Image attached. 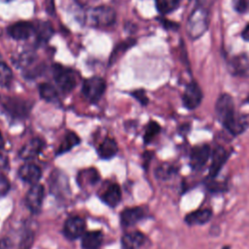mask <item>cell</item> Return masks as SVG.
<instances>
[{
	"mask_svg": "<svg viewBox=\"0 0 249 249\" xmlns=\"http://www.w3.org/2000/svg\"><path fill=\"white\" fill-rule=\"evenodd\" d=\"M241 37L243 38V40L249 42V23L244 27L243 31L241 32Z\"/></svg>",
	"mask_w": 249,
	"mask_h": 249,
	"instance_id": "obj_37",
	"label": "cell"
},
{
	"mask_svg": "<svg viewBox=\"0 0 249 249\" xmlns=\"http://www.w3.org/2000/svg\"><path fill=\"white\" fill-rule=\"evenodd\" d=\"M131 95H132L135 99H137L143 106L147 105L148 102H149V99H148V97H147L146 92H145L144 89H136V90H134V91L131 92Z\"/></svg>",
	"mask_w": 249,
	"mask_h": 249,
	"instance_id": "obj_31",
	"label": "cell"
},
{
	"mask_svg": "<svg viewBox=\"0 0 249 249\" xmlns=\"http://www.w3.org/2000/svg\"><path fill=\"white\" fill-rule=\"evenodd\" d=\"M161 23L162 25L166 28V29H172V30H176L178 28V24L176 22H172L170 20L167 19H161Z\"/></svg>",
	"mask_w": 249,
	"mask_h": 249,
	"instance_id": "obj_34",
	"label": "cell"
},
{
	"mask_svg": "<svg viewBox=\"0 0 249 249\" xmlns=\"http://www.w3.org/2000/svg\"><path fill=\"white\" fill-rule=\"evenodd\" d=\"M146 240L145 235L140 231H130L123 235L122 246L123 249H138Z\"/></svg>",
	"mask_w": 249,
	"mask_h": 249,
	"instance_id": "obj_18",
	"label": "cell"
},
{
	"mask_svg": "<svg viewBox=\"0 0 249 249\" xmlns=\"http://www.w3.org/2000/svg\"><path fill=\"white\" fill-rule=\"evenodd\" d=\"M8 166V159L5 155L0 153V168H6Z\"/></svg>",
	"mask_w": 249,
	"mask_h": 249,
	"instance_id": "obj_36",
	"label": "cell"
},
{
	"mask_svg": "<svg viewBox=\"0 0 249 249\" xmlns=\"http://www.w3.org/2000/svg\"><path fill=\"white\" fill-rule=\"evenodd\" d=\"M53 73L56 85L62 91L69 92L75 88L77 81L73 70L66 68L60 64H54Z\"/></svg>",
	"mask_w": 249,
	"mask_h": 249,
	"instance_id": "obj_3",
	"label": "cell"
},
{
	"mask_svg": "<svg viewBox=\"0 0 249 249\" xmlns=\"http://www.w3.org/2000/svg\"><path fill=\"white\" fill-rule=\"evenodd\" d=\"M34 32L37 35L38 40L40 41H48L53 33L52 25L47 21H40L36 25H34Z\"/></svg>",
	"mask_w": 249,
	"mask_h": 249,
	"instance_id": "obj_24",
	"label": "cell"
},
{
	"mask_svg": "<svg viewBox=\"0 0 249 249\" xmlns=\"http://www.w3.org/2000/svg\"><path fill=\"white\" fill-rule=\"evenodd\" d=\"M232 7L234 11L239 14L249 12V0H232Z\"/></svg>",
	"mask_w": 249,
	"mask_h": 249,
	"instance_id": "obj_30",
	"label": "cell"
},
{
	"mask_svg": "<svg viewBox=\"0 0 249 249\" xmlns=\"http://www.w3.org/2000/svg\"><path fill=\"white\" fill-rule=\"evenodd\" d=\"M106 89L105 81L100 77H91L87 79L82 88L84 96L90 102H96L103 95Z\"/></svg>",
	"mask_w": 249,
	"mask_h": 249,
	"instance_id": "obj_4",
	"label": "cell"
},
{
	"mask_svg": "<svg viewBox=\"0 0 249 249\" xmlns=\"http://www.w3.org/2000/svg\"><path fill=\"white\" fill-rule=\"evenodd\" d=\"M177 171H178L177 166L168 162H164L157 167L155 174L158 179L165 181V180H169L173 175L177 173Z\"/></svg>",
	"mask_w": 249,
	"mask_h": 249,
	"instance_id": "obj_23",
	"label": "cell"
},
{
	"mask_svg": "<svg viewBox=\"0 0 249 249\" xmlns=\"http://www.w3.org/2000/svg\"><path fill=\"white\" fill-rule=\"evenodd\" d=\"M43 198L44 187L41 184L36 183L32 185V187L29 189L25 197V202L30 211H32L33 213H38L41 209Z\"/></svg>",
	"mask_w": 249,
	"mask_h": 249,
	"instance_id": "obj_10",
	"label": "cell"
},
{
	"mask_svg": "<svg viewBox=\"0 0 249 249\" xmlns=\"http://www.w3.org/2000/svg\"><path fill=\"white\" fill-rule=\"evenodd\" d=\"M211 147L209 144H199L192 148L190 153V166L193 171L201 170L211 158Z\"/></svg>",
	"mask_w": 249,
	"mask_h": 249,
	"instance_id": "obj_5",
	"label": "cell"
},
{
	"mask_svg": "<svg viewBox=\"0 0 249 249\" xmlns=\"http://www.w3.org/2000/svg\"><path fill=\"white\" fill-rule=\"evenodd\" d=\"M4 145H5V142H4L3 136H2V134H1V131H0V149L4 148Z\"/></svg>",
	"mask_w": 249,
	"mask_h": 249,
	"instance_id": "obj_38",
	"label": "cell"
},
{
	"mask_svg": "<svg viewBox=\"0 0 249 249\" xmlns=\"http://www.w3.org/2000/svg\"><path fill=\"white\" fill-rule=\"evenodd\" d=\"M146 215V212L143 207L135 206L130 208H125L121 212L120 219L121 224L124 227H130L138 223L140 220H142Z\"/></svg>",
	"mask_w": 249,
	"mask_h": 249,
	"instance_id": "obj_13",
	"label": "cell"
},
{
	"mask_svg": "<svg viewBox=\"0 0 249 249\" xmlns=\"http://www.w3.org/2000/svg\"><path fill=\"white\" fill-rule=\"evenodd\" d=\"M11 185L9 180L4 175H0V198L8 194Z\"/></svg>",
	"mask_w": 249,
	"mask_h": 249,
	"instance_id": "obj_32",
	"label": "cell"
},
{
	"mask_svg": "<svg viewBox=\"0 0 249 249\" xmlns=\"http://www.w3.org/2000/svg\"><path fill=\"white\" fill-rule=\"evenodd\" d=\"M3 107L12 116L18 118L25 117L29 111V106L26 101L15 97L5 98L3 101Z\"/></svg>",
	"mask_w": 249,
	"mask_h": 249,
	"instance_id": "obj_11",
	"label": "cell"
},
{
	"mask_svg": "<svg viewBox=\"0 0 249 249\" xmlns=\"http://www.w3.org/2000/svg\"><path fill=\"white\" fill-rule=\"evenodd\" d=\"M34 32V25L27 21H18L8 27V34L16 40L28 39Z\"/></svg>",
	"mask_w": 249,
	"mask_h": 249,
	"instance_id": "obj_14",
	"label": "cell"
},
{
	"mask_svg": "<svg viewBox=\"0 0 249 249\" xmlns=\"http://www.w3.org/2000/svg\"><path fill=\"white\" fill-rule=\"evenodd\" d=\"M222 249H231V247L230 245H224V246L222 247Z\"/></svg>",
	"mask_w": 249,
	"mask_h": 249,
	"instance_id": "obj_39",
	"label": "cell"
},
{
	"mask_svg": "<svg viewBox=\"0 0 249 249\" xmlns=\"http://www.w3.org/2000/svg\"><path fill=\"white\" fill-rule=\"evenodd\" d=\"M33 234L31 232H26L20 242V249H29L33 243Z\"/></svg>",
	"mask_w": 249,
	"mask_h": 249,
	"instance_id": "obj_33",
	"label": "cell"
},
{
	"mask_svg": "<svg viewBox=\"0 0 249 249\" xmlns=\"http://www.w3.org/2000/svg\"><path fill=\"white\" fill-rule=\"evenodd\" d=\"M208 28V11L202 6H196L188 18L186 30L189 37L196 40L201 37Z\"/></svg>",
	"mask_w": 249,
	"mask_h": 249,
	"instance_id": "obj_2",
	"label": "cell"
},
{
	"mask_svg": "<svg viewBox=\"0 0 249 249\" xmlns=\"http://www.w3.org/2000/svg\"><path fill=\"white\" fill-rule=\"evenodd\" d=\"M247 101H248V102H249V97H248V98H247Z\"/></svg>",
	"mask_w": 249,
	"mask_h": 249,
	"instance_id": "obj_40",
	"label": "cell"
},
{
	"mask_svg": "<svg viewBox=\"0 0 249 249\" xmlns=\"http://www.w3.org/2000/svg\"><path fill=\"white\" fill-rule=\"evenodd\" d=\"M205 188L211 194H220L228 191V183L225 181H217L216 178H206Z\"/></svg>",
	"mask_w": 249,
	"mask_h": 249,
	"instance_id": "obj_25",
	"label": "cell"
},
{
	"mask_svg": "<svg viewBox=\"0 0 249 249\" xmlns=\"http://www.w3.org/2000/svg\"><path fill=\"white\" fill-rule=\"evenodd\" d=\"M44 143L40 138H34L30 140L28 143H26L18 152L19 157L22 160H32L38 156V154L43 149Z\"/></svg>",
	"mask_w": 249,
	"mask_h": 249,
	"instance_id": "obj_17",
	"label": "cell"
},
{
	"mask_svg": "<svg viewBox=\"0 0 249 249\" xmlns=\"http://www.w3.org/2000/svg\"><path fill=\"white\" fill-rule=\"evenodd\" d=\"M39 92L40 96L47 101H53L57 98V91L55 88L48 83L40 85Z\"/></svg>",
	"mask_w": 249,
	"mask_h": 249,
	"instance_id": "obj_28",
	"label": "cell"
},
{
	"mask_svg": "<svg viewBox=\"0 0 249 249\" xmlns=\"http://www.w3.org/2000/svg\"><path fill=\"white\" fill-rule=\"evenodd\" d=\"M81 139L79 138V136L75 133V132H72V131H68L63 140L61 141L60 143V146L59 148L57 149V152H56V155H60V154H63V153H66L68 152L69 150H71L74 146L78 145L80 143Z\"/></svg>",
	"mask_w": 249,
	"mask_h": 249,
	"instance_id": "obj_22",
	"label": "cell"
},
{
	"mask_svg": "<svg viewBox=\"0 0 249 249\" xmlns=\"http://www.w3.org/2000/svg\"><path fill=\"white\" fill-rule=\"evenodd\" d=\"M90 22L97 27H107L112 25L116 19L115 11L106 6L94 8L89 13Z\"/></svg>",
	"mask_w": 249,
	"mask_h": 249,
	"instance_id": "obj_8",
	"label": "cell"
},
{
	"mask_svg": "<svg viewBox=\"0 0 249 249\" xmlns=\"http://www.w3.org/2000/svg\"><path fill=\"white\" fill-rule=\"evenodd\" d=\"M212 218V210L210 208H198L188 213L184 221L189 226H198L204 225L210 221Z\"/></svg>",
	"mask_w": 249,
	"mask_h": 249,
	"instance_id": "obj_15",
	"label": "cell"
},
{
	"mask_svg": "<svg viewBox=\"0 0 249 249\" xmlns=\"http://www.w3.org/2000/svg\"><path fill=\"white\" fill-rule=\"evenodd\" d=\"M154 156V153L151 151H146V153L144 154V167L147 168L149 166V162L151 161L152 158Z\"/></svg>",
	"mask_w": 249,
	"mask_h": 249,
	"instance_id": "obj_35",
	"label": "cell"
},
{
	"mask_svg": "<svg viewBox=\"0 0 249 249\" xmlns=\"http://www.w3.org/2000/svg\"><path fill=\"white\" fill-rule=\"evenodd\" d=\"M230 72L234 76L248 77L249 76V56L244 53L234 55L229 61Z\"/></svg>",
	"mask_w": 249,
	"mask_h": 249,
	"instance_id": "obj_12",
	"label": "cell"
},
{
	"mask_svg": "<svg viewBox=\"0 0 249 249\" xmlns=\"http://www.w3.org/2000/svg\"><path fill=\"white\" fill-rule=\"evenodd\" d=\"M231 152L222 145H216L211 152V163L208 172V178H216L222 170L224 164L231 157Z\"/></svg>",
	"mask_w": 249,
	"mask_h": 249,
	"instance_id": "obj_6",
	"label": "cell"
},
{
	"mask_svg": "<svg viewBox=\"0 0 249 249\" xmlns=\"http://www.w3.org/2000/svg\"><path fill=\"white\" fill-rule=\"evenodd\" d=\"M160 131V125L155 122V121H150L145 128L143 140L146 144H149Z\"/></svg>",
	"mask_w": 249,
	"mask_h": 249,
	"instance_id": "obj_27",
	"label": "cell"
},
{
	"mask_svg": "<svg viewBox=\"0 0 249 249\" xmlns=\"http://www.w3.org/2000/svg\"><path fill=\"white\" fill-rule=\"evenodd\" d=\"M13 80V72L11 68L3 62H0V86L7 87Z\"/></svg>",
	"mask_w": 249,
	"mask_h": 249,
	"instance_id": "obj_29",
	"label": "cell"
},
{
	"mask_svg": "<svg viewBox=\"0 0 249 249\" xmlns=\"http://www.w3.org/2000/svg\"><path fill=\"white\" fill-rule=\"evenodd\" d=\"M98 155L103 160H110L118 152L117 142L113 138H105L98 147Z\"/></svg>",
	"mask_w": 249,
	"mask_h": 249,
	"instance_id": "obj_21",
	"label": "cell"
},
{
	"mask_svg": "<svg viewBox=\"0 0 249 249\" xmlns=\"http://www.w3.org/2000/svg\"><path fill=\"white\" fill-rule=\"evenodd\" d=\"M215 114L218 122L233 136L243 133L248 126L247 120L236 113L233 98L229 93H222L217 98Z\"/></svg>",
	"mask_w": 249,
	"mask_h": 249,
	"instance_id": "obj_1",
	"label": "cell"
},
{
	"mask_svg": "<svg viewBox=\"0 0 249 249\" xmlns=\"http://www.w3.org/2000/svg\"><path fill=\"white\" fill-rule=\"evenodd\" d=\"M202 91L196 81L190 82L183 92L182 102L185 108L188 110H194L197 108L202 101Z\"/></svg>",
	"mask_w": 249,
	"mask_h": 249,
	"instance_id": "obj_7",
	"label": "cell"
},
{
	"mask_svg": "<svg viewBox=\"0 0 249 249\" xmlns=\"http://www.w3.org/2000/svg\"><path fill=\"white\" fill-rule=\"evenodd\" d=\"M103 241V234L99 231H88L83 234L82 248L83 249H99Z\"/></svg>",
	"mask_w": 249,
	"mask_h": 249,
	"instance_id": "obj_20",
	"label": "cell"
},
{
	"mask_svg": "<svg viewBox=\"0 0 249 249\" xmlns=\"http://www.w3.org/2000/svg\"><path fill=\"white\" fill-rule=\"evenodd\" d=\"M86 229L85 221L79 216H73L68 218L63 227L64 235L71 240L79 238L81 235L84 234Z\"/></svg>",
	"mask_w": 249,
	"mask_h": 249,
	"instance_id": "obj_9",
	"label": "cell"
},
{
	"mask_svg": "<svg viewBox=\"0 0 249 249\" xmlns=\"http://www.w3.org/2000/svg\"><path fill=\"white\" fill-rule=\"evenodd\" d=\"M101 199L110 207H116L122 199V192L117 184H111L101 195Z\"/></svg>",
	"mask_w": 249,
	"mask_h": 249,
	"instance_id": "obj_19",
	"label": "cell"
},
{
	"mask_svg": "<svg viewBox=\"0 0 249 249\" xmlns=\"http://www.w3.org/2000/svg\"><path fill=\"white\" fill-rule=\"evenodd\" d=\"M41 169L38 165L34 163H24L18 169V176L19 178L31 185L38 183L39 179L41 178Z\"/></svg>",
	"mask_w": 249,
	"mask_h": 249,
	"instance_id": "obj_16",
	"label": "cell"
},
{
	"mask_svg": "<svg viewBox=\"0 0 249 249\" xmlns=\"http://www.w3.org/2000/svg\"><path fill=\"white\" fill-rule=\"evenodd\" d=\"M180 0H156L157 9L162 15L173 12L178 8Z\"/></svg>",
	"mask_w": 249,
	"mask_h": 249,
	"instance_id": "obj_26",
	"label": "cell"
}]
</instances>
